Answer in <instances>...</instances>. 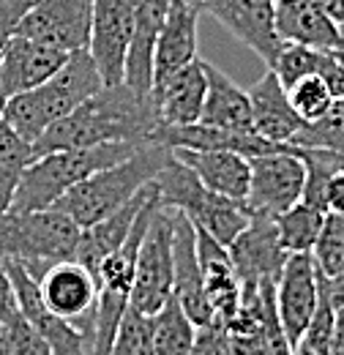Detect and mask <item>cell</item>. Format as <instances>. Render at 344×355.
Returning <instances> with one entry per match:
<instances>
[{
	"label": "cell",
	"mask_w": 344,
	"mask_h": 355,
	"mask_svg": "<svg viewBox=\"0 0 344 355\" xmlns=\"http://www.w3.org/2000/svg\"><path fill=\"white\" fill-rule=\"evenodd\" d=\"M93 0H33L22 14L17 33L66 52L87 49Z\"/></svg>",
	"instance_id": "ba28073f"
},
{
	"label": "cell",
	"mask_w": 344,
	"mask_h": 355,
	"mask_svg": "<svg viewBox=\"0 0 344 355\" xmlns=\"http://www.w3.org/2000/svg\"><path fill=\"white\" fill-rule=\"evenodd\" d=\"M153 194H156V186H153V180H150L148 186H142V189L137 191V197L129 200L121 211H115L112 216L101 219V222L93 224V227L80 230V243H77L74 260H77L80 266H85L87 270L93 273V279H96L98 266H101L115 249L123 246V241L129 238L131 227L137 222L139 211L148 205V200H150Z\"/></svg>",
	"instance_id": "ffe728a7"
},
{
	"label": "cell",
	"mask_w": 344,
	"mask_h": 355,
	"mask_svg": "<svg viewBox=\"0 0 344 355\" xmlns=\"http://www.w3.org/2000/svg\"><path fill=\"white\" fill-rule=\"evenodd\" d=\"M287 96H290V104L293 110L301 115L303 123H314L320 118H325L334 107V93L328 88V83L320 77V74H309V77H301L298 83H293L287 88Z\"/></svg>",
	"instance_id": "83f0119b"
},
{
	"label": "cell",
	"mask_w": 344,
	"mask_h": 355,
	"mask_svg": "<svg viewBox=\"0 0 344 355\" xmlns=\"http://www.w3.org/2000/svg\"><path fill=\"white\" fill-rule=\"evenodd\" d=\"M328 355H344V309L336 311V325H334V339H331Z\"/></svg>",
	"instance_id": "60d3db41"
},
{
	"label": "cell",
	"mask_w": 344,
	"mask_h": 355,
	"mask_svg": "<svg viewBox=\"0 0 344 355\" xmlns=\"http://www.w3.org/2000/svg\"><path fill=\"white\" fill-rule=\"evenodd\" d=\"M276 33L287 44L311 49H344V31L334 17L314 0H276Z\"/></svg>",
	"instance_id": "d6986e66"
},
{
	"label": "cell",
	"mask_w": 344,
	"mask_h": 355,
	"mask_svg": "<svg viewBox=\"0 0 344 355\" xmlns=\"http://www.w3.org/2000/svg\"><path fill=\"white\" fill-rule=\"evenodd\" d=\"M6 331H8V347L11 355H52L49 345L42 339V334L22 317V314H14L8 322H3Z\"/></svg>",
	"instance_id": "836d02e7"
},
{
	"label": "cell",
	"mask_w": 344,
	"mask_h": 355,
	"mask_svg": "<svg viewBox=\"0 0 344 355\" xmlns=\"http://www.w3.org/2000/svg\"><path fill=\"white\" fill-rule=\"evenodd\" d=\"M322 219H325V214L306 205V202H295L293 208L279 214L273 222H276L279 241H282L284 252L287 254H311L317 235L322 230Z\"/></svg>",
	"instance_id": "4316f807"
},
{
	"label": "cell",
	"mask_w": 344,
	"mask_h": 355,
	"mask_svg": "<svg viewBox=\"0 0 344 355\" xmlns=\"http://www.w3.org/2000/svg\"><path fill=\"white\" fill-rule=\"evenodd\" d=\"M205 90H208V77H205L203 58L191 60L189 66H183L167 80L156 83L150 90V98L159 115V129L200 123Z\"/></svg>",
	"instance_id": "ac0fdd59"
},
{
	"label": "cell",
	"mask_w": 344,
	"mask_h": 355,
	"mask_svg": "<svg viewBox=\"0 0 344 355\" xmlns=\"http://www.w3.org/2000/svg\"><path fill=\"white\" fill-rule=\"evenodd\" d=\"M159 129L153 98L137 96L126 83L104 85L33 142V159L52 150L93 148L104 142H145Z\"/></svg>",
	"instance_id": "6da1fadb"
},
{
	"label": "cell",
	"mask_w": 344,
	"mask_h": 355,
	"mask_svg": "<svg viewBox=\"0 0 344 355\" xmlns=\"http://www.w3.org/2000/svg\"><path fill=\"white\" fill-rule=\"evenodd\" d=\"M170 150L186 167L194 170L203 186L230 200L246 202L249 180H252V167L246 156L235 150H191V148H170Z\"/></svg>",
	"instance_id": "7402d4cb"
},
{
	"label": "cell",
	"mask_w": 344,
	"mask_h": 355,
	"mask_svg": "<svg viewBox=\"0 0 344 355\" xmlns=\"http://www.w3.org/2000/svg\"><path fill=\"white\" fill-rule=\"evenodd\" d=\"M293 145L303 148H331L344 153V101H334L331 112L314 123H306L293 137Z\"/></svg>",
	"instance_id": "1f68e13d"
},
{
	"label": "cell",
	"mask_w": 344,
	"mask_h": 355,
	"mask_svg": "<svg viewBox=\"0 0 344 355\" xmlns=\"http://www.w3.org/2000/svg\"><path fill=\"white\" fill-rule=\"evenodd\" d=\"M325 290H328V298L336 309H344V268L336 276H325Z\"/></svg>",
	"instance_id": "ab89813d"
},
{
	"label": "cell",
	"mask_w": 344,
	"mask_h": 355,
	"mask_svg": "<svg viewBox=\"0 0 344 355\" xmlns=\"http://www.w3.org/2000/svg\"><path fill=\"white\" fill-rule=\"evenodd\" d=\"M320 77L328 83V88H331V93H334V98H336V101H344V63L334 58L331 49H328L325 58H322Z\"/></svg>",
	"instance_id": "8d00e7d4"
},
{
	"label": "cell",
	"mask_w": 344,
	"mask_h": 355,
	"mask_svg": "<svg viewBox=\"0 0 344 355\" xmlns=\"http://www.w3.org/2000/svg\"><path fill=\"white\" fill-rule=\"evenodd\" d=\"M145 142H104V145H93V148H69V150L44 153L25 167L8 211L52 208L69 189H74L87 175H93L104 167H112V164L129 159Z\"/></svg>",
	"instance_id": "277c9868"
},
{
	"label": "cell",
	"mask_w": 344,
	"mask_h": 355,
	"mask_svg": "<svg viewBox=\"0 0 344 355\" xmlns=\"http://www.w3.org/2000/svg\"><path fill=\"white\" fill-rule=\"evenodd\" d=\"M325 214H344V170L336 173L325 191Z\"/></svg>",
	"instance_id": "f35d334b"
},
{
	"label": "cell",
	"mask_w": 344,
	"mask_h": 355,
	"mask_svg": "<svg viewBox=\"0 0 344 355\" xmlns=\"http://www.w3.org/2000/svg\"><path fill=\"white\" fill-rule=\"evenodd\" d=\"M80 227L58 208L8 211L0 216V257L28 268L33 279L55 263L74 260Z\"/></svg>",
	"instance_id": "5b68a950"
},
{
	"label": "cell",
	"mask_w": 344,
	"mask_h": 355,
	"mask_svg": "<svg viewBox=\"0 0 344 355\" xmlns=\"http://www.w3.org/2000/svg\"><path fill=\"white\" fill-rule=\"evenodd\" d=\"M110 355H153V317L126 309Z\"/></svg>",
	"instance_id": "4dcf8cb0"
},
{
	"label": "cell",
	"mask_w": 344,
	"mask_h": 355,
	"mask_svg": "<svg viewBox=\"0 0 344 355\" xmlns=\"http://www.w3.org/2000/svg\"><path fill=\"white\" fill-rule=\"evenodd\" d=\"M170 153L172 150L167 145L148 139L129 159H123L112 167H104V170L87 175L74 189H69L52 208L63 211L80 230L93 227L101 219L112 216L115 211H121L129 200H134L142 186H148L159 175V170L164 167Z\"/></svg>",
	"instance_id": "7a4b0ae2"
},
{
	"label": "cell",
	"mask_w": 344,
	"mask_h": 355,
	"mask_svg": "<svg viewBox=\"0 0 344 355\" xmlns=\"http://www.w3.org/2000/svg\"><path fill=\"white\" fill-rule=\"evenodd\" d=\"M194 331L197 325L183 311L180 301L172 295L153 314V355H189L194 345Z\"/></svg>",
	"instance_id": "d4e9b609"
},
{
	"label": "cell",
	"mask_w": 344,
	"mask_h": 355,
	"mask_svg": "<svg viewBox=\"0 0 344 355\" xmlns=\"http://www.w3.org/2000/svg\"><path fill=\"white\" fill-rule=\"evenodd\" d=\"M273 6V0H203V11L216 17L241 44L259 55L268 69L284 46L276 33Z\"/></svg>",
	"instance_id": "7c38bea8"
},
{
	"label": "cell",
	"mask_w": 344,
	"mask_h": 355,
	"mask_svg": "<svg viewBox=\"0 0 344 355\" xmlns=\"http://www.w3.org/2000/svg\"><path fill=\"white\" fill-rule=\"evenodd\" d=\"M131 31H134V19H131L129 0H93L87 52L104 85L123 83Z\"/></svg>",
	"instance_id": "9c48e42d"
},
{
	"label": "cell",
	"mask_w": 344,
	"mask_h": 355,
	"mask_svg": "<svg viewBox=\"0 0 344 355\" xmlns=\"http://www.w3.org/2000/svg\"><path fill=\"white\" fill-rule=\"evenodd\" d=\"M189 3H194V6H200V8H203V0H189Z\"/></svg>",
	"instance_id": "7dc6e473"
},
{
	"label": "cell",
	"mask_w": 344,
	"mask_h": 355,
	"mask_svg": "<svg viewBox=\"0 0 344 355\" xmlns=\"http://www.w3.org/2000/svg\"><path fill=\"white\" fill-rule=\"evenodd\" d=\"M189 355H232L227 325L221 320H214L208 325H197L194 345H191Z\"/></svg>",
	"instance_id": "e575fe53"
},
{
	"label": "cell",
	"mask_w": 344,
	"mask_h": 355,
	"mask_svg": "<svg viewBox=\"0 0 344 355\" xmlns=\"http://www.w3.org/2000/svg\"><path fill=\"white\" fill-rule=\"evenodd\" d=\"M249 98H252L255 134H259L268 142H293V137L306 126L301 115L290 104L287 88L279 83V77L270 69L249 90Z\"/></svg>",
	"instance_id": "603a6c76"
},
{
	"label": "cell",
	"mask_w": 344,
	"mask_h": 355,
	"mask_svg": "<svg viewBox=\"0 0 344 355\" xmlns=\"http://www.w3.org/2000/svg\"><path fill=\"white\" fill-rule=\"evenodd\" d=\"M172 295L180 301L194 325H208L216 320L203 284L197 230L180 211H172Z\"/></svg>",
	"instance_id": "4fadbf2b"
},
{
	"label": "cell",
	"mask_w": 344,
	"mask_h": 355,
	"mask_svg": "<svg viewBox=\"0 0 344 355\" xmlns=\"http://www.w3.org/2000/svg\"><path fill=\"white\" fill-rule=\"evenodd\" d=\"M3 107H6V96H3V90H0V115H3Z\"/></svg>",
	"instance_id": "bcb514c9"
},
{
	"label": "cell",
	"mask_w": 344,
	"mask_h": 355,
	"mask_svg": "<svg viewBox=\"0 0 344 355\" xmlns=\"http://www.w3.org/2000/svg\"><path fill=\"white\" fill-rule=\"evenodd\" d=\"M31 162H33V145L0 118V216L8 214L19 178Z\"/></svg>",
	"instance_id": "484cf974"
},
{
	"label": "cell",
	"mask_w": 344,
	"mask_h": 355,
	"mask_svg": "<svg viewBox=\"0 0 344 355\" xmlns=\"http://www.w3.org/2000/svg\"><path fill=\"white\" fill-rule=\"evenodd\" d=\"M101 88L104 83L98 77V69L90 52L77 49L63 63V69H58L39 88L6 98L0 118L33 145L55 121L66 118L71 110H77L85 98H90Z\"/></svg>",
	"instance_id": "3957f363"
},
{
	"label": "cell",
	"mask_w": 344,
	"mask_h": 355,
	"mask_svg": "<svg viewBox=\"0 0 344 355\" xmlns=\"http://www.w3.org/2000/svg\"><path fill=\"white\" fill-rule=\"evenodd\" d=\"M172 0H129L134 31H131L123 83L137 96L150 98L153 90V49Z\"/></svg>",
	"instance_id": "2e32d148"
},
{
	"label": "cell",
	"mask_w": 344,
	"mask_h": 355,
	"mask_svg": "<svg viewBox=\"0 0 344 355\" xmlns=\"http://www.w3.org/2000/svg\"><path fill=\"white\" fill-rule=\"evenodd\" d=\"M203 66H205V77H208V90H205L200 123L227 129V132L255 134L249 90L235 85L221 69H216L214 63L203 60Z\"/></svg>",
	"instance_id": "cb8c5ba5"
},
{
	"label": "cell",
	"mask_w": 344,
	"mask_h": 355,
	"mask_svg": "<svg viewBox=\"0 0 344 355\" xmlns=\"http://www.w3.org/2000/svg\"><path fill=\"white\" fill-rule=\"evenodd\" d=\"M293 355H314V353H311L309 347H303V345H295V347H293Z\"/></svg>",
	"instance_id": "ee69618b"
},
{
	"label": "cell",
	"mask_w": 344,
	"mask_h": 355,
	"mask_svg": "<svg viewBox=\"0 0 344 355\" xmlns=\"http://www.w3.org/2000/svg\"><path fill=\"white\" fill-rule=\"evenodd\" d=\"M71 58V52L44 44L36 39L14 33L6 49L0 52V90L6 98L39 88L46 83L63 63Z\"/></svg>",
	"instance_id": "9a60e30c"
},
{
	"label": "cell",
	"mask_w": 344,
	"mask_h": 355,
	"mask_svg": "<svg viewBox=\"0 0 344 355\" xmlns=\"http://www.w3.org/2000/svg\"><path fill=\"white\" fill-rule=\"evenodd\" d=\"M314 3H320L334 17V22L344 31V0H314Z\"/></svg>",
	"instance_id": "b9f144b4"
},
{
	"label": "cell",
	"mask_w": 344,
	"mask_h": 355,
	"mask_svg": "<svg viewBox=\"0 0 344 355\" xmlns=\"http://www.w3.org/2000/svg\"><path fill=\"white\" fill-rule=\"evenodd\" d=\"M172 298V211L156 208L142 235L129 306L153 317Z\"/></svg>",
	"instance_id": "8992f818"
},
{
	"label": "cell",
	"mask_w": 344,
	"mask_h": 355,
	"mask_svg": "<svg viewBox=\"0 0 344 355\" xmlns=\"http://www.w3.org/2000/svg\"><path fill=\"white\" fill-rule=\"evenodd\" d=\"M311 257L317 263V270L328 279L344 268V214H325Z\"/></svg>",
	"instance_id": "f1b7e54d"
},
{
	"label": "cell",
	"mask_w": 344,
	"mask_h": 355,
	"mask_svg": "<svg viewBox=\"0 0 344 355\" xmlns=\"http://www.w3.org/2000/svg\"><path fill=\"white\" fill-rule=\"evenodd\" d=\"M197 254H200L208 304L214 309L216 320L227 322V320H232V314L241 306V293H243V284H241V276L232 266L230 249L221 246L208 232L197 230Z\"/></svg>",
	"instance_id": "44dd1931"
},
{
	"label": "cell",
	"mask_w": 344,
	"mask_h": 355,
	"mask_svg": "<svg viewBox=\"0 0 344 355\" xmlns=\"http://www.w3.org/2000/svg\"><path fill=\"white\" fill-rule=\"evenodd\" d=\"M227 249H230L232 266L241 276V284H249V287H257L265 279L276 282L290 257L279 241L273 216H265V214H252L246 230Z\"/></svg>",
	"instance_id": "5bb4252c"
},
{
	"label": "cell",
	"mask_w": 344,
	"mask_h": 355,
	"mask_svg": "<svg viewBox=\"0 0 344 355\" xmlns=\"http://www.w3.org/2000/svg\"><path fill=\"white\" fill-rule=\"evenodd\" d=\"M320 301V270L311 254H290L276 279V311L290 347L301 345L303 331Z\"/></svg>",
	"instance_id": "30bf717a"
},
{
	"label": "cell",
	"mask_w": 344,
	"mask_h": 355,
	"mask_svg": "<svg viewBox=\"0 0 344 355\" xmlns=\"http://www.w3.org/2000/svg\"><path fill=\"white\" fill-rule=\"evenodd\" d=\"M39 290H42L44 306L52 314L80 325L90 342V320H93L96 295H98V284L93 273L77 260H63L44 270V276L39 279Z\"/></svg>",
	"instance_id": "8fae6325"
},
{
	"label": "cell",
	"mask_w": 344,
	"mask_h": 355,
	"mask_svg": "<svg viewBox=\"0 0 344 355\" xmlns=\"http://www.w3.org/2000/svg\"><path fill=\"white\" fill-rule=\"evenodd\" d=\"M14 314H19V309H17V298H14V287H11L6 263L0 257V322H8Z\"/></svg>",
	"instance_id": "74e56055"
},
{
	"label": "cell",
	"mask_w": 344,
	"mask_h": 355,
	"mask_svg": "<svg viewBox=\"0 0 344 355\" xmlns=\"http://www.w3.org/2000/svg\"><path fill=\"white\" fill-rule=\"evenodd\" d=\"M273 3H276V0H273Z\"/></svg>",
	"instance_id": "c3c4849f"
},
{
	"label": "cell",
	"mask_w": 344,
	"mask_h": 355,
	"mask_svg": "<svg viewBox=\"0 0 344 355\" xmlns=\"http://www.w3.org/2000/svg\"><path fill=\"white\" fill-rule=\"evenodd\" d=\"M203 8L189 0H172L153 49V85L197 60V25Z\"/></svg>",
	"instance_id": "e0dca14e"
},
{
	"label": "cell",
	"mask_w": 344,
	"mask_h": 355,
	"mask_svg": "<svg viewBox=\"0 0 344 355\" xmlns=\"http://www.w3.org/2000/svg\"><path fill=\"white\" fill-rule=\"evenodd\" d=\"M249 167H252L249 197H246L249 214H265L276 219L279 214L301 202L306 167L301 156L293 150V142H287L284 150L252 156Z\"/></svg>",
	"instance_id": "52a82bcc"
},
{
	"label": "cell",
	"mask_w": 344,
	"mask_h": 355,
	"mask_svg": "<svg viewBox=\"0 0 344 355\" xmlns=\"http://www.w3.org/2000/svg\"><path fill=\"white\" fill-rule=\"evenodd\" d=\"M0 355H11V347H8V331H6L3 322H0Z\"/></svg>",
	"instance_id": "7bdbcfd3"
},
{
	"label": "cell",
	"mask_w": 344,
	"mask_h": 355,
	"mask_svg": "<svg viewBox=\"0 0 344 355\" xmlns=\"http://www.w3.org/2000/svg\"><path fill=\"white\" fill-rule=\"evenodd\" d=\"M331 52H334V58H336V60H342L344 63V49H331Z\"/></svg>",
	"instance_id": "f6af8a7d"
},
{
	"label": "cell",
	"mask_w": 344,
	"mask_h": 355,
	"mask_svg": "<svg viewBox=\"0 0 344 355\" xmlns=\"http://www.w3.org/2000/svg\"><path fill=\"white\" fill-rule=\"evenodd\" d=\"M31 3L33 0H0V52L17 33V25H19L22 14L31 8Z\"/></svg>",
	"instance_id": "d590c367"
},
{
	"label": "cell",
	"mask_w": 344,
	"mask_h": 355,
	"mask_svg": "<svg viewBox=\"0 0 344 355\" xmlns=\"http://www.w3.org/2000/svg\"><path fill=\"white\" fill-rule=\"evenodd\" d=\"M336 311L339 309L331 304L328 290H325V276L320 273V301H317V309L303 331V347H309L314 355H328L331 339H334V325H336Z\"/></svg>",
	"instance_id": "d6a6232c"
},
{
	"label": "cell",
	"mask_w": 344,
	"mask_h": 355,
	"mask_svg": "<svg viewBox=\"0 0 344 355\" xmlns=\"http://www.w3.org/2000/svg\"><path fill=\"white\" fill-rule=\"evenodd\" d=\"M322 58H325V49H311V46L287 44V42H284L282 52H279L276 60L270 63V71L279 77V83H282L284 88H290V85L298 83L301 77L320 74Z\"/></svg>",
	"instance_id": "f546056e"
}]
</instances>
